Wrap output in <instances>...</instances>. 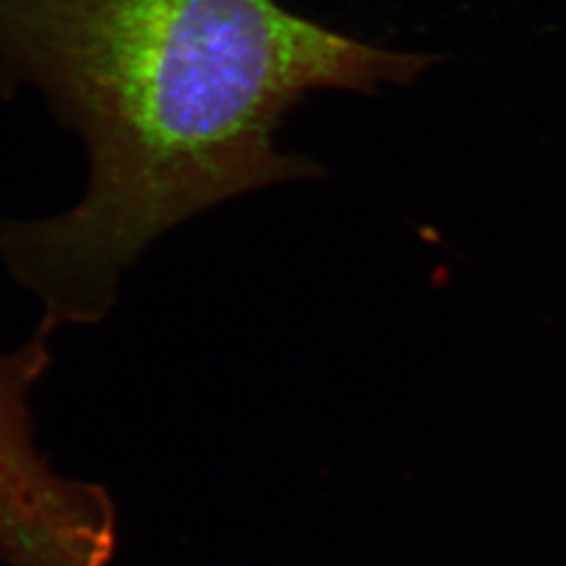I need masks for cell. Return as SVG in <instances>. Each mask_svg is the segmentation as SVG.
I'll use <instances>...</instances> for the list:
<instances>
[{
  "mask_svg": "<svg viewBox=\"0 0 566 566\" xmlns=\"http://www.w3.org/2000/svg\"><path fill=\"white\" fill-rule=\"evenodd\" d=\"M434 60L380 49L277 0H0V86H32L81 135V202L0 221V261L36 329L97 325L143 252L206 210L322 177L275 135L319 88L407 84Z\"/></svg>",
  "mask_w": 566,
  "mask_h": 566,
  "instance_id": "cell-1",
  "label": "cell"
},
{
  "mask_svg": "<svg viewBox=\"0 0 566 566\" xmlns=\"http://www.w3.org/2000/svg\"><path fill=\"white\" fill-rule=\"evenodd\" d=\"M51 338L34 329L0 350V565L112 566L120 542L112 491L57 472L34 439L30 392L53 361Z\"/></svg>",
  "mask_w": 566,
  "mask_h": 566,
  "instance_id": "cell-2",
  "label": "cell"
}]
</instances>
